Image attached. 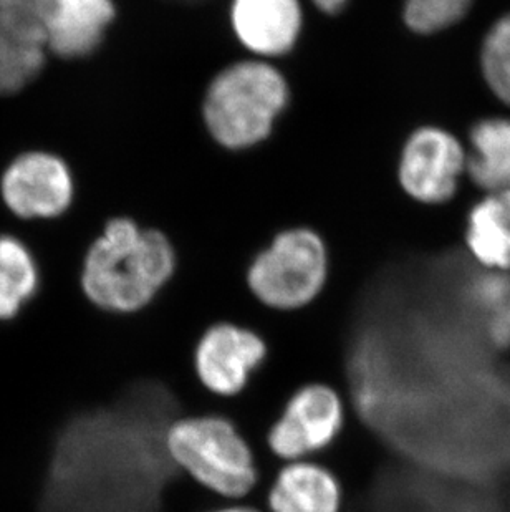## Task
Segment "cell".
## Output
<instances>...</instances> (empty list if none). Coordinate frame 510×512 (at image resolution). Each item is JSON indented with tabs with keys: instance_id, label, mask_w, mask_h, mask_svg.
I'll list each match as a JSON object with an SVG mask.
<instances>
[{
	"instance_id": "obj_8",
	"label": "cell",
	"mask_w": 510,
	"mask_h": 512,
	"mask_svg": "<svg viewBox=\"0 0 510 512\" xmlns=\"http://www.w3.org/2000/svg\"><path fill=\"white\" fill-rule=\"evenodd\" d=\"M2 194L7 206L22 218H55L72 204V173L57 156L30 153L5 171Z\"/></svg>"
},
{
	"instance_id": "obj_2",
	"label": "cell",
	"mask_w": 510,
	"mask_h": 512,
	"mask_svg": "<svg viewBox=\"0 0 510 512\" xmlns=\"http://www.w3.org/2000/svg\"><path fill=\"white\" fill-rule=\"evenodd\" d=\"M290 103V85L274 62L249 57L214 75L203 98V121L216 145L252 150L274 131Z\"/></svg>"
},
{
	"instance_id": "obj_19",
	"label": "cell",
	"mask_w": 510,
	"mask_h": 512,
	"mask_svg": "<svg viewBox=\"0 0 510 512\" xmlns=\"http://www.w3.org/2000/svg\"><path fill=\"white\" fill-rule=\"evenodd\" d=\"M312 4L323 14L337 15L347 7L348 0H312Z\"/></svg>"
},
{
	"instance_id": "obj_13",
	"label": "cell",
	"mask_w": 510,
	"mask_h": 512,
	"mask_svg": "<svg viewBox=\"0 0 510 512\" xmlns=\"http://www.w3.org/2000/svg\"><path fill=\"white\" fill-rule=\"evenodd\" d=\"M469 173L492 193L510 191V120H484L471 131Z\"/></svg>"
},
{
	"instance_id": "obj_14",
	"label": "cell",
	"mask_w": 510,
	"mask_h": 512,
	"mask_svg": "<svg viewBox=\"0 0 510 512\" xmlns=\"http://www.w3.org/2000/svg\"><path fill=\"white\" fill-rule=\"evenodd\" d=\"M40 269L14 237L0 236V322L14 320L39 292Z\"/></svg>"
},
{
	"instance_id": "obj_20",
	"label": "cell",
	"mask_w": 510,
	"mask_h": 512,
	"mask_svg": "<svg viewBox=\"0 0 510 512\" xmlns=\"http://www.w3.org/2000/svg\"><path fill=\"white\" fill-rule=\"evenodd\" d=\"M206 512H262L260 509L246 506V504H229V506H222V508L211 509Z\"/></svg>"
},
{
	"instance_id": "obj_3",
	"label": "cell",
	"mask_w": 510,
	"mask_h": 512,
	"mask_svg": "<svg viewBox=\"0 0 510 512\" xmlns=\"http://www.w3.org/2000/svg\"><path fill=\"white\" fill-rule=\"evenodd\" d=\"M163 446L179 471L219 498L241 501L259 483L254 451L226 416L178 418L166 428Z\"/></svg>"
},
{
	"instance_id": "obj_16",
	"label": "cell",
	"mask_w": 510,
	"mask_h": 512,
	"mask_svg": "<svg viewBox=\"0 0 510 512\" xmlns=\"http://www.w3.org/2000/svg\"><path fill=\"white\" fill-rule=\"evenodd\" d=\"M472 0H405L403 19L416 34H434L466 15Z\"/></svg>"
},
{
	"instance_id": "obj_11",
	"label": "cell",
	"mask_w": 510,
	"mask_h": 512,
	"mask_svg": "<svg viewBox=\"0 0 510 512\" xmlns=\"http://www.w3.org/2000/svg\"><path fill=\"white\" fill-rule=\"evenodd\" d=\"M267 506L270 512H340L342 484L323 464L290 461L270 484Z\"/></svg>"
},
{
	"instance_id": "obj_1",
	"label": "cell",
	"mask_w": 510,
	"mask_h": 512,
	"mask_svg": "<svg viewBox=\"0 0 510 512\" xmlns=\"http://www.w3.org/2000/svg\"><path fill=\"white\" fill-rule=\"evenodd\" d=\"M176 269V247L163 231L115 218L85 254L78 285L93 309L121 319L148 309Z\"/></svg>"
},
{
	"instance_id": "obj_10",
	"label": "cell",
	"mask_w": 510,
	"mask_h": 512,
	"mask_svg": "<svg viewBox=\"0 0 510 512\" xmlns=\"http://www.w3.org/2000/svg\"><path fill=\"white\" fill-rule=\"evenodd\" d=\"M45 45L63 58H82L102 44L115 19L113 0H39Z\"/></svg>"
},
{
	"instance_id": "obj_18",
	"label": "cell",
	"mask_w": 510,
	"mask_h": 512,
	"mask_svg": "<svg viewBox=\"0 0 510 512\" xmlns=\"http://www.w3.org/2000/svg\"><path fill=\"white\" fill-rule=\"evenodd\" d=\"M0 29L47 49L39 0H0Z\"/></svg>"
},
{
	"instance_id": "obj_7",
	"label": "cell",
	"mask_w": 510,
	"mask_h": 512,
	"mask_svg": "<svg viewBox=\"0 0 510 512\" xmlns=\"http://www.w3.org/2000/svg\"><path fill=\"white\" fill-rule=\"evenodd\" d=\"M464 163V151L453 135L424 126L411 133L401 151V188L419 203H444L456 193Z\"/></svg>"
},
{
	"instance_id": "obj_15",
	"label": "cell",
	"mask_w": 510,
	"mask_h": 512,
	"mask_svg": "<svg viewBox=\"0 0 510 512\" xmlns=\"http://www.w3.org/2000/svg\"><path fill=\"white\" fill-rule=\"evenodd\" d=\"M45 47L17 39L0 29V95L15 93L44 67Z\"/></svg>"
},
{
	"instance_id": "obj_12",
	"label": "cell",
	"mask_w": 510,
	"mask_h": 512,
	"mask_svg": "<svg viewBox=\"0 0 510 512\" xmlns=\"http://www.w3.org/2000/svg\"><path fill=\"white\" fill-rule=\"evenodd\" d=\"M467 244L482 264L510 269V191L494 193L472 209Z\"/></svg>"
},
{
	"instance_id": "obj_4",
	"label": "cell",
	"mask_w": 510,
	"mask_h": 512,
	"mask_svg": "<svg viewBox=\"0 0 510 512\" xmlns=\"http://www.w3.org/2000/svg\"><path fill=\"white\" fill-rule=\"evenodd\" d=\"M330 274L327 242L315 229L289 228L260 249L246 271L247 289L275 312H297L320 297Z\"/></svg>"
},
{
	"instance_id": "obj_9",
	"label": "cell",
	"mask_w": 510,
	"mask_h": 512,
	"mask_svg": "<svg viewBox=\"0 0 510 512\" xmlns=\"http://www.w3.org/2000/svg\"><path fill=\"white\" fill-rule=\"evenodd\" d=\"M229 20L234 37L251 57L274 62L299 42L304 5L300 0H232Z\"/></svg>"
},
{
	"instance_id": "obj_17",
	"label": "cell",
	"mask_w": 510,
	"mask_h": 512,
	"mask_svg": "<svg viewBox=\"0 0 510 512\" xmlns=\"http://www.w3.org/2000/svg\"><path fill=\"white\" fill-rule=\"evenodd\" d=\"M482 70L497 97L510 105V15L499 20L487 35Z\"/></svg>"
},
{
	"instance_id": "obj_6",
	"label": "cell",
	"mask_w": 510,
	"mask_h": 512,
	"mask_svg": "<svg viewBox=\"0 0 510 512\" xmlns=\"http://www.w3.org/2000/svg\"><path fill=\"white\" fill-rule=\"evenodd\" d=\"M269 357V345L251 327L216 322L204 330L193 350L199 383L214 397H239Z\"/></svg>"
},
{
	"instance_id": "obj_5",
	"label": "cell",
	"mask_w": 510,
	"mask_h": 512,
	"mask_svg": "<svg viewBox=\"0 0 510 512\" xmlns=\"http://www.w3.org/2000/svg\"><path fill=\"white\" fill-rule=\"evenodd\" d=\"M347 420L340 393L328 383H307L285 401L267 433L270 453L285 463L317 455L337 441Z\"/></svg>"
}]
</instances>
